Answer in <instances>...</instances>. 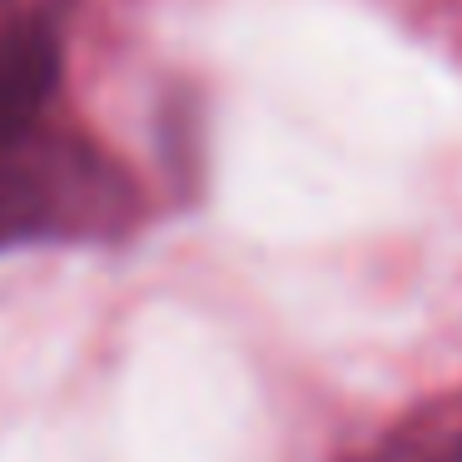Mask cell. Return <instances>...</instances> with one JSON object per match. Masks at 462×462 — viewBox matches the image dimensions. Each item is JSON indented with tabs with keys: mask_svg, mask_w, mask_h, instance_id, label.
<instances>
[{
	"mask_svg": "<svg viewBox=\"0 0 462 462\" xmlns=\"http://www.w3.org/2000/svg\"><path fill=\"white\" fill-rule=\"evenodd\" d=\"M55 85V35L41 21L0 41V140H15L41 115Z\"/></svg>",
	"mask_w": 462,
	"mask_h": 462,
	"instance_id": "7a4b0ae2",
	"label": "cell"
},
{
	"mask_svg": "<svg viewBox=\"0 0 462 462\" xmlns=\"http://www.w3.org/2000/svg\"><path fill=\"white\" fill-rule=\"evenodd\" d=\"M105 180L90 160H70L55 150H21L0 160V244L31 234L90 229L110 209Z\"/></svg>",
	"mask_w": 462,
	"mask_h": 462,
	"instance_id": "6da1fadb",
	"label": "cell"
},
{
	"mask_svg": "<svg viewBox=\"0 0 462 462\" xmlns=\"http://www.w3.org/2000/svg\"><path fill=\"white\" fill-rule=\"evenodd\" d=\"M363 462H462V418H432L383 442Z\"/></svg>",
	"mask_w": 462,
	"mask_h": 462,
	"instance_id": "3957f363",
	"label": "cell"
}]
</instances>
